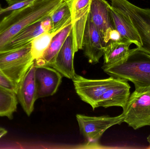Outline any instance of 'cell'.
<instances>
[{"label": "cell", "mask_w": 150, "mask_h": 149, "mask_svg": "<svg viewBox=\"0 0 150 149\" xmlns=\"http://www.w3.org/2000/svg\"><path fill=\"white\" fill-rule=\"evenodd\" d=\"M64 0H35L31 4L11 11L0 22V51L21 31L51 15Z\"/></svg>", "instance_id": "obj_1"}, {"label": "cell", "mask_w": 150, "mask_h": 149, "mask_svg": "<svg viewBox=\"0 0 150 149\" xmlns=\"http://www.w3.org/2000/svg\"><path fill=\"white\" fill-rule=\"evenodd\" d=\"M102 68L111 77L132 82L136 91L150 89V55L137 47L121 62Z\"/></svg>", "instance_id": "obj_2"}, {"label": "cell", "mask_w": 150, "mask_h": 149, "mask_svg": "<svg viewBox=\"0 0 150 149\" xmlns=\"http://www.w3.org/2000/svg\"><path fill=\"white\" fill-rule=\"evenodd\" d=\"M111 6L132 24L142 41L138 49L150 55V9L143 8L128 0H111Z\"/></svg>", "instance_id": "obj_3"}, {"label": "cell", "mask_w": 150, "mask_h": 149, "mask_svg": "<svg viewBox=\"0 0 150 149\" xmlns=\"http://www.w3.org/2000/svg\"><path fill=\"white\" fill-rule=\"evenodd\" d=\"M34 62L31 43L18 49L0 52V70L17 86Z\"/></svg>", "instance_id": "obj_4"}, {"label": "cell", "mask_w": 150, "mask_h": 149, "mask_svg": "<svg viewBox=\"0 0 150 149\" xmlns=\"http://www.w3.org/2000/svg\"><path fill=\"white\" fill-rule=\"evenodd\" d=\"M122 113L124 122L135 130L150 126V89L135 90Z\"/></svg>", "instance_id": "obj_5"}, {"label": "cell", "mask_w": 150, "mask_h": 149, "mask_svg": "<svg viewBox=\"0 0 150 149\" xmlns=\"http://www.w3.org/2000/svg\"><path fill=\"white\" fill-rule=\"evenodd\" d=\"M118 79L112 77L104 79H89L76 74L72 80L77 94L94 109L99 107V102L103 94Z\"/></svg>", "instance_id": "obj_6"}, {"label": "cell", "mask_w": 150, "mask_h": 149, "mask_svg": "<svg viewBox=\"0 0 150 149\" xmlns=\"http://www.w3.org/2000/svg\"><path fill=\"white\" fill-rule=\"evenodd\" d=\"M124 114L115 117L108 115L88 116L83 115H76L80 133L86 138L88 144H96L108 129L124 122Z\"/></svg>", "instance_id": "obj_7"}, {"label": "cell", "mask_w": 150, "mask_h": 149, "mask_svg": "<svg viewBox=\"0 0 150 149\" xmlns=\"http://www.w3.org/2000/svg\"><path fill=\"white\" fill-rule=\"evenodd\" d=\"M70 11L75 53L83 48L84 33L92 0H65Z\"/></svg>", "instance_id": "obj_8"}, {"label": "cell", "mask_w": 150, "mask_h": 149, "mask_svg": "<svg viewBox=\"0 0 150 149\" xmlns=\"http://www.w3.org/2000/svg\"><path fill=\"white\" fill-rule=\"evenodd\" d=\"M35 66L37 99L54 95L61 84L63 76L49 66Z\"/></svg>", "instance_id": "obj_9"}, {"label": "cell", "mask_w": 150, "mask_h": 149, "mask_svg": "<svg viewBox=\"0 0 150 149\" xmlns=\"http://www.w3.org/2000/svg\"><path fill=\"white\" fill-rule=\"evenodd\" d=\"M106 45L100 31L88 18L84 33L83 48L88 62L97 64L104 55Z\"/></svg>", "instance_id": "obj_10"}, {"label": "cell", "mask_w": 150, "mask_h": 149, "mask_svg": "<svg viewBox=\"0 0 150 149\" xmlns=\"http://www.w3.org/2000/svg\"><path fill=\"white\" fill-rule=\"evenodd\" d=\"M35 71L36 66L33 63L18 85L16 92L18 101L28 116L33 112L37 100Z\"/></svg>", "instance_id": "obj_11"}, {"label": "cell", "mask_w": 150, "mask_h": 149, "mask_svg": "<svg viewBox=\"0 0 150 149\" xmlns=\"http://www.w3.org/2000/svg\"><path fill=\"white\" fill-rule=\"evenodd\" d=\"M111 8V4L105 0H92L89 13V20L100 31L106 45L109 32L115 29Z\"/></svg>", "instance_id": "obj_12"}, {"label": "cell", "mask_w": 150, "mask_h": 149, "mask_svg": "<svg viewBox=\"0 0 150 149\" xmlns=\"http://www.w3.org/2000/svg\"><path fill=\"white\" fill-rule=\"evenodd\" d=\"M52 28L50 16L33 23L25 28L6 44L0 52L21 48L30 43L38 36Z\"/></svg>", "instance_id": "obj_13"}, {"label": "cell", "mask_w": 150, "mask_h": 149, "mask_svg": "<svg viewBox=\"0 0 150 149\" xmlns=\"http://www.w3.org/2000/svg\"><path fill=\"white\" fill-rule=\"evenodd\" d=\"M75 53L72 31L66 38L54 60L49 66L57 70L63 77L72 80L76 74L74 64Z\"/></svg>", "instance_id": "obj_14"}, {"label": "cell", "mask_w": 150, "mask_h": 149, "mask_svg": "<svg viewBox=\"0 0 150 149\" xmlns=\"http://www.w3.org/2000/svg\"><path fill=\"white\" fill-rule=\"evenodd\" d=\"M130 86L127 80L119 78L117 82L109 87L101 96L98 107L112 106L124 108L130 95Z\"/></svg>", "instance_id": "obj_15"}, {"label": "cell", "mask_w": 150, "mask_h": 149, "mask_svg": "<svg viewBox=\"0 0 150 149\" xmlns=\"http://www.w3.org/2000/svg\"><path fill=\"white\" fill-rule=\"evenodd\" d=\"M73 29L72 23L55 35L42 56L34 60L36 66H49L54 60L66 38Z\"/></svg>", "instance_id": "obj_16"}, {"label": "cell", "mask_w": 150, "mask_h": 149, "mask_svg": "<svg viewBox=\"0 0 150 149\" xmlns=\"http://www.w3.org/2000/svg\"><path fill=\"white\" fill-rule=\"evenodd\" d=\"M111 15L114 27L120 34L123 39L130 41L137 47L142 45V41L132 24L118 10L111 7Z\"/></svg>", "instance_id": "obj_17"}, {"label": "cell", "mask_w": 150, "mask_h": 149, "mask_svg": "<svg viewBox=\"0 0 150 149\" xmlns=\"http://www.w3.org/2000/svg\"><path fill=\"white\" fill-rule=\"evenodd\" d=\"M132 43L122 39L117 42H111L105 47L104 53L105 65H111L121 62L127 58L131 51Z\"/></svg>", "instance_id": "obj_18"}, {"label": "cell", "mask_w": 150, "mask_h": 149, "mask_svg": "<svg viewBox=\"0 0 150 149\" xmlns=\"http://www.w3.org/2000/svg\"><path fill=\"white\" fill-rule=\"evenodd\" d=\"M18 103L16 93L0 86V117L12 119Z\"/></svg>", "instance_id": "obj_19"}, {"label": "cell", "mask_w": 150, "mask_h": 149, "mask_svg": "<svg viewBox=\"0 0 150 149\" xmlns=\"http://www.w3.org/2000/svg\"><path fill=\"white\" fill-rule=\"evenodd\" d=\"M50 17L52 24L51 30L53 31H59L71 23L70 10L65 0L52 13Z\"/></svg>", "instance_id": "obj_20"}, {"label": "cell", "mask_w": 150, "mask_h": 149, "mask_svg": "<svg viewBox=\"0 0 150 149\" xmlns=\"http://www.w3.org/2000/svg\"><path fill=\"white\" fill-rule=\"evenodd\" d=\"M59 31H55L50 30L40 34L32 41V54L34 60L42 56L51 43L54 37Z\"/></svg>", "instance_id": "obj_21"}, {"label": "cell", "mask_w": 150, "mask_h": 149, "mask_svg": "<svg viewBox=\"0 0 150 149\" xmlns=\"http://www.w3.org/2000/svg\"><path fill=\"white\" fill-rule=\"evenodd\" d=\"M0 86L14 92H16L17 86L0 70Z\"/></svg>", "instance_id": "obj_22"}, {"label": "cell", "mask_w": 150, "mask_h": 149, "mask_svg": "<svg viewBox=\"0 0 150 149\" xmlns=\"http://www.w3.org/2000/svg\"><path fill=\"white\" fill-rule=\"evenodd\" d=\"M35 0H25L18 2L13 4L9 5L7 8H4L3 10V14L8 11H12L16 10L19 9L21 8L25 7L27 5H30Z\"/></svg>", "instance_id": "obj_23"}, {"label": "cell", "mask_w": 150, "mask_h": 149, "mask_svg": "<svg viewBox=\"0 0 150 149\" xmlns=\"http://www.w3.org/2000/svg\"><path fill=\"white\" fill-rule=\"evenodd\" d=\"M123 38L122 37L120 34L119 31L115 29H113L109 32L108 36V44L111 42H117V41H120Z\"/></svg>", "instance_id": "obj_24"}, {"label": "cell", "mask_w": 150, "mask_h": 149, "mask_svg": "<svg viewBox=\"0 0 150 149\" xmlns=\"http://www.w3.org/2000/svg\"><path fill=\"white\" fill-rule=\"evenodd\" d=\"M7 130L4 128L0 127V139L3 137L7 134Z\"/></svg>", "instance_id": "obj_25"}, {"label": "cell", "mask_w": 150, "mask_h": 149, "mask_svg": "<svg viewBox=\"0 0 150 149\" xmlns=\"http://www.w3.org/2000/svg\"><path fill=\"white\" fill-rule=\"evenodd\" d=\"M25 1V0H6V1L8 3V5L13 4L18 2L21 1Z\"/></svg>", "instance_id": "obj_26"}, {"label": "cell", "mask_w": 150, "mask_h": 149, "mask_svg": "<svg viewBox=\"0 0 150 149\" xmlns=\"http://www.w3.org/2000/svg\"><path fill=\"white\" fill-rule=\"evenodd\" d=\"M4 8L1 6V4H0V15L3 14V10Z\"/></svg>", "instance_id": "obj_27"}, {"label": "cell", "mask_w": 150, "mask_h": 149, "mask_svg": "<svg viewBox=\"0 0 150 149\" xmlns=\"http://www.w3.org/2000/svg\"><path fill=\"white\" fill-rule=\"evenodd\" d=\"M147 140H148V141L149 142V143L150 144V135L149 137L147 138Z\"/></svg>", "instance_id": "obj_28"}]
</instances>
